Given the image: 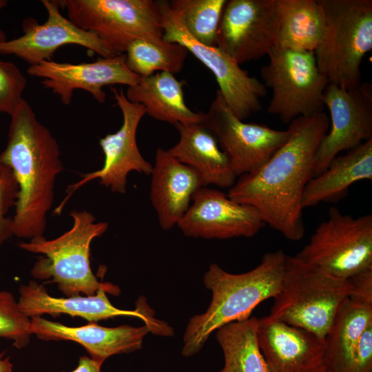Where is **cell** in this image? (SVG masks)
<instances>
[{
    "mask_svg": "<svg viewBox=\"0 0 372 372\" xmlns=\"http://www.w3.org/2000/svg\"><path fill=\"white\" fill-rule=\"evenodd\" d=\"M286 256L282 250L266 253L260 264L242 273H229L212 263L204 274L203 283L211 293L207 310L192 317L183 335L181 354L198 353L211 334L221 327L250 317L261 302L275 298L283 278Z\"/></svg>",
    "mask_w": 372,
    "mask_h": 372,
    "instance_id": "cell-3",
    "label": "cell"
},
{
    "mask_svg": "<svg viewBox=\"0 0 372 372\" xmlns=\"http://www.w3.org/2000/svg\"><path fill=\"white\" fill-rule=\"evenodd\" d=\"M30 331L42 340H68L83 347L92 360L102 366L114 355L130 353L142 348L145 337L152 333L149 326L123 324L105 327L95 322L81 327H69L41 316L30 318Z\"/></svg>",
    "mask_w": 372,
    "mask_h": 372,
    "instance_id": "cell-20",
    "label": "cell"
},
{
    "mask_svg": "<svg viewBox=\"0 0 372 372\" xmlns=\"http://www.w3.org/2000/svg\"><path fill=\"white\" fill-rule=\"evenodd\" d=\"M324 15L322 38L314 52L329 83L351 89L361 83L360 66L372 49L371 0H319Z\"/></svg>",
    "mask_w": 372,
    "mask_h": 372,
    "instance_id": "cell-6",
    "label": "cell"
},
{
    "mask_svg": "<svg viewBox=\"0 0 372 372\" xmlns=\"http://www.w3.org/2000/svg\"><path fill=\"white\" fill-rule=\"evenodd\" d=\"M30 318L20 309L18 301L8 291L0 290V338L12 341L21 349L30 341Z\"/></svg>",
    "mask_w": 372,
    "mask_h": 372,
    "instance_id": "cell-30",
    "label": "cell"
},
{
    "mask_svg": "<svg viewBox=\"0 0 372 372\" xmlns=\"http://www.w3.org/2000/svg\"><path fill=\"white\" fill-rule=\"evenodd\" d=\"M188 52L176 43L136 39L127 46L125 54L128 68L138 76L146 77L156 71L180 72Z\"/></svg>",
    "mask_w": 372,
    "mask_h": 372,
    "instance_id": "cell-28",
    "label": "cell"
},
{
    "mask_svg": "<svg viewBox=\"0 0 372 372\" xmlns=\"http://www.w3.org/2000/svg\"><path fill=\"white\" fill-rule=\"evenodd\" d=\"M371 322L372 307L349 298L342 303L324 338L327 372H353L357 344Z\"/></svg>",
    "mask_w": 372,
    "mask_h": 372,
    "instance_id": "cell-26",
    "label": "cell"
},
{
    "mask_svg": "<svg viewBox=\"0 0 372 372\" xmlns=\"http://www.w3.org/2000/svg\"><path fill=\"white\" fill-rule=\"evenodd\" d=\"M19 187L11 169L0 161V247L13 236L12 218L8 214L15 207Z\"/></svg>",
    "mask_w": 372,
    "mask_h": 372,
    "instance_id": "cell-32",
    "label": "cell"
},
{
    "mask_svg": "<svg viewBox=\"0 0 372 372\" xmlns=\"http://www.w3.org/2000/svg\"><path fill=\"white\" fill-rule=\"evenodd\" d=\"M276 46L314 52L325 25L319 0H276Z\"/></svg>",
    "mask_w": 372,
    "mask_h": 372,
    "instance_id": "cell-25",
    "label": "cell"
},
{
    "mask_svg": "<svg viewBox=\"0 0 372 372\" xmlns=\"http://www.w3.org/2000/svg\"><path fill=\"white\" fill-rule=\"evenodd\" d=\"M161 13L163 39L184 46L214 75L218 90L234 114L244 121L262 108L267 87L249 75L240 65L216 46L196 41L185 28L179 14L166 1H158Z\"/></svg>",
    "mask_w": 372,
    "mask_h": 372,
    "instance_id": "cell-10",
    "label": "cell"
},
{
    "mask_svg": "<svg viewBox=\"0 0 372 372\" xmlns=\"http://www.w3.org/2000/svg\"><path fill=\"white\" fill-rule=\"evenodd\" d=\"M150 200L163 230L177 225L192 203L194 194L204 187L198 174L158 148L151 172Z\"/></svg>",
    "mask_w": 372,
    "mask_h": 372,
    "instance_id": "cell-21",
    "label": "cell"
},
{
    "mask_svg": "<svg viewBox=\"0 0 372 372\" xmlns=\"http://www.w3.org/2000/svg\"><path fill=\"white\" fill-rule=\"evenodd\" d=\"M372 180V138L333 158L326 169L307 183L302 195L303 209L322 202L338 203L353 183Z\"/></svg>",
    "mask_w": 372,
    "mask_h": 372,
    "instance_id": "cell-23",
    "label": "cell"
},
{
    "mask_svg": "<svg viewBox=\"0 0 372 372\" xmlns=\"http://www.w3.org/2000/svg\"><path fill=\"white\" fill-rule=\"evenodd\" d=\"M27 73L43 79V86L58 94L64 105L71 103L73 92L77 89L87 91L98 103H103L106 99L104 87L116 84L130 87L141 80L127 66L125 54L101 57L90 63L43 61L30 66Z\"/></svg>",
    "mask_w": 372,
    "mask_h": 372,
    "instance_id": "cell-18",
    "label": "cell"
},
{
    "mask_svg": "<svg viewBox=\"0 0 372 372\" xmlns=\"http://www.w3.org/2000/svg\"><path fill=\"white\" fill-rule=\"evenodd\" d=\"M13 364L10 357H4V353H0V372H12Z\"/></svg>",
    "mask_w": 372,
    "mask_h": 372,
    "instance_id": "cell-36",
    "label": "cell"
},
{
    "mask_svg": "<svg viewBox=\"0 0 372 372\" xmlns=\"http://www.w3.org/2000/svg\"><path fill=\"white\" fill-rule=\"evenodd\" d=\"M68 19L117 54L136 39L163 41L161 13L152 0H55Z\"/></svg>",
    "mask_w": 372,
    "mask_h": 372,
    "instance_id": "cell-7",
    "label": "cell"
},
{
    "mask_svg": "<svg viewBox=\"0 0 372 372\" xmlns=\"http://www.w3.org/2000/svg\"><path fill=\"white\" fill-rule=\"evenodd\" d=\"M201 123L214 134L236 176L261 167L287 140L289 131L238 118L216 91Z\"/></svg>",
    "mask_w": 372,
    "mask_h": 372,
    "instance_id": "cell-11",
    "label": "cell"
},
{
    "mask_svg": "<svg viewBox=\"0 0 372 372\" xmlns=\"http://www.w3.org/2000/svg\"><path fill=\"white\" fill-rule=\"evenodd\" d=\"M10 116L0 161L11 169L19 187L12 217L13 236L31 239L44 234L55 181L64 167L57 141L38 121L26 100L20 102Z\"/></svg>",
    "mask_w": 372,
    "mask_h": 372,
    "instance_id": "cell-2",
    "label": "cell"
},
{
    "mask_svg": "<svg viewBox=\"0 0 372 372\" xmlns=\"http://www.w3.org/2000/svg\"><path fill=\"white\" fill-rule=\"evenodd\" d=\"M25 87L26 79L19 68L12 62L0 61L1 112L10 116L14 112L23 99Z\"/></svg>",
    "mask_w": 372,
    "mask_h": 372,
    "instance_id": "cell-31",
    "label": "cell"
},
{
    "mask_svg": "<svg viewBox=\"0 0 372 372\" xmlns=\"http://www.w3.org/2000/svg\"><path fill=\"white\" fill-rule=\"evenodd\" d=\"M41 2L48 14L45 22L39 24L32 19L24 20L23 34L0 42L1 54L14 55L30 66L51 61L56 50L68 44L86 48L103 58L118 55L94 33L81 29L62 15L55 0Z\"/></svg>",
    "mask_w": 372,
    "mask_h": 372,
    "instance_id": "cell-16",
    "label": "cell"
},
{
    "mask_svg": "<svg viewBox=\"0 0 372 372\" xmlns=\"http://www.w3.org/2000/svg\"><path fill=\"white\" fill-rule=\"evenodd\" d=\"M260 69L266 87L272 90L269 114L285 123L322 112L324 93L329 83L320 72L313 52L275 46Z\"/></svg>",
    "mask_w": 372,
    "mask_h": 372,
    "instance_id": "cell-8",
    "label": "cell"
},
{
    "mask_svg": "<svg viewBox=\"0 0 372 372\" xmlns=\"http://www.w3.org/2000/svg\"><path fill=\"white\" fill-rule=\"evenodd\" d=\"M350 289L349 279L287 255L280 289L267 316L324 340Z\"/></svg>",
    "mask_w": 372,
    "mask_h": 372,
    "instance_id": "cell-5",
    "label": "cell"
},
{
    "mask_svg": "<svg viewBox=\"0 0 372 372\" xmlns=\"http://www.w3.org/2000/svg\"><path fill=\"white\" fill-rule=\"evenodd\" d=\"M19 293V308L30 318L43 314H68L95 322L118 316H132L149 326L154 334L161 336L174 334L173 329L167 323L154 317L153 311L143 297L136 302L134 310H123L114 307L103 289L94 295L54 297L50 295L43 285L30 280L20 286Z\"/></svg>",
    "mask_w": 372,
    "mask_h": 372,
    "instance_id": "cell-15",
    "label": "cell"
},
{
    "mask_svg": "<svg viewBox=\"0 0 372 372\" xmlns=\"http://www.w3.org/2000/svg\"><path fill=\"white\" fill-rule=\"evenodd\" d=\"M258 340L270 372H327L324 340L309 331L267 316Z\"/></svg>",
    "mask_w": 372,
    "mask_h": 372,
    "instance_id": "cell-19",
    "label": "cell"
},
{
    "mask_svg": "<svg viewBox=\"0 0 372 372\" xmlns=\"http://www.w3.org/2000/svg\"><path fill=\"white\" fill-rule=\"evenodd\" d=\"M70 215L72 227L57 238L48 240L41 236L18 244L24 251L44 255L33 266L32 276L50 279L66 297L94 295L101 289L119 296V287L99 281L90 266L92 242L107 231L108 223H96L95 216L86 210H72Z\"/></svg>",
    "mask_w": 372,
    "mask_h": 372,
    "instance_id": "cell-4",
    "label": "cell"
},
{
    "mask_svg": "<svg viewBox=\"0 0 372 372\" xmlns=\"http://www.w3.org/2000/svg\"><path fill=\"white\" fill-rule=\"evenodd\" d=\"M353 372H372V322L364 330L357 344Z\"/></svg>",
    "mask_w": 372,
    "mask_h": 372,
    "instance_id": "cell-34",
    "label": "cell"
},
{
    "mask_svg": "<svg viewBox=\"0 0 372 372\" xmlns=\"http://www.w3.org/2000/svg\"><path fill=\"white\" fill-rule=\"evenodd\" d=\"M350 293L349 299L369 307H372V268L349 278Z\"/></svg>",
    "mask_w": 372,
    "mask_h": 372,
    "instance_id": "cell-33",
    "label": "cell"
},
{
    "mask_svg": "<svg viewBox=\"0 0 372 372\" xmlns=\"http://www.w3.org/2000/svg\"><path fill=\"white\" fill-rule=\"evenodd\" d=\"M183 85L173 74L160 72L141 77L136 85L128 87L125 96L130 102L143 105L145 114L156 120L174 125L200 123L204 112H195L186 105Z\"/></svg>",
    "mask_w": 372,
    "mask_h": 372,
    "instance_id": "cell-24",
    "label": "cell"
},
{
    "mask_svg": "<svg viewBox=\"0 0 372 372\" xmlns=\"http://www.w3.org/2000/svg\"><path fill=\"white\" fill-rule=\"evenodd\" d=\"M227 0H172L187 31L198 42L216 46L217 35Z\"/></svg>",
    "mask_w": 372,
    "mask_h": 372,
    "instance_id": "cell-29",
    "label": "cell"
},
{
    "mask_svg": "<svg viewBox=\"0 0 372 372\" xmlns=\"http://www.w3.org/2000/svg\"><path fill=\"white\" fill-rule=\"evenodd\" d=\"M296 256L344 279L371 269L372 214L355 218L331 207Z\"/></svg>",
    "mask_w": 372,
    "mask_h": 372,
    "instance_id": "cell-9",
    "label": "cell"
},
{
    "mask_svg": "<svg viewBox=\"0 0 372 372\" xmlns=\"http://www.w3.org/2000/svg\"><path fill=\"white\" fill-rule=\"evenodd\" d=\"M329 124L324 112L293 120L287 141L258 169L240 176L228 196L256 209L265 224L286 238L300 240L305 231L302 195L312 178L315 153Z\"/></svg>",
    "mask_w": 372,
    "mask_h": 372,
    "instance_id": "cell-1",
    "label": "cell"
},
{
    "mask_svg": "<svg viewBox=\"0 0 372 372\" xmlns=\"http://www.w3.org/2000/svg\"><path fill=\"white\" fill-rule=\"evenodd\" d=\"M331 128L315 153L312 178L323 172L342 151L350 150L372 138V90L361 83L351 89L329 83L324 93Z\"/></svg>",
    "mask_w": 372,
    "mask_h": 372,
    "instance_id": "cell-13",
    "label": "cell"
},
{
    "mask_svg": "<svg viewBox=\"0 0 372 372\" xmlns=\"http://www.w3.org/2000/svg\"><path fill=\"white\" fill-rule=\"evenodd\" d=\"M174 126L179 139L167 152L195 171L204 187H231L237 176L214 134L201 122Z\"/></svg>",
    "mask_w": 372,
    "mask_h": 372,
    "instance_id": "cell-22",
    "label": "cell"
},
{
    "mask_svg": "<svg viewBox=\"0 0 372 372\" xmlns=\"http://www.w3.org/2000/svg\"><path fill=\"white\" fill-rule=\"evenodd\" d=\"M276 0H227L216 47L239 65L268 55L276 46Z\"/></svg>",
    "mask_w": 372,
    "mask_h": 372,
    "instance_id": "cell-14",
    "label": "cell"
},
{
    "mask_svg": "<svg viewBox=\"0 0 372 372\" xmlns=\"http://www.w3.org/2000/svg\"><path fill=\"white\" fill-rule=\"evenodd\" d=\"M112 90L122 113V125L116 132L100 139L99 144L104 154L103 167L83 174L80 180L68 187L66 197L54 210L56 214H61L65 204L78 189L96 178L112 192L125 194L130 172L151 174L152 165L142 156L136 141L137 129L145 114V107L141 104L128 101L122 90L118 91L112 87Z\"/></svg>",
    "mask_w": 372,
    "mask_h": 372,
    "instance_id": "cell-12",
    "label": "cell"
},
{
    "mask_svg": "<svg viewBox=\"0 0 372 372\" xmlns=\"http://www.w3.org/2000/svg\"><path fill=\"white\" fill-rule=\"evenodd\" d=\"M66 372V371H62ZM70 372H103L101 366L95 362L90 357L81 356L79 359L77 366Z\"/></svg>",
    "mask_w": 372,
    "mask_h": 372,
    "instance_id": "cell-35",
    "label": "cell"
},
{
    "mask_svg": "<svg viewBox=\"0 0 372 372\" xmlns=\"http://www.w3.org/2000/svg\"><path fill=\"white\" fill-rule=\"evenodd\" d=\"M8 4L6 0H0V10L4 8ZM6 36L4 32L0 28V42L6 41Z\"/></svg>",
    "mask_w": 372,
    "mask_h": 372,
    "instance_id": "cell-37",
    "label": "cell"
},
{
    "mask_svg": "<svg viewBox=\"0 0 372 372\" xmlns=\"http://www.w3.org/2000/svg\"><path fill=\"white\" fill-rule=\"evenodd\" d=\"M265 225L256 209L207 187L194 194L189 207L177 224L185 236L220 240L251 238Z\"/></svg>",
    "mask_w": 372,
    "mask_h": 372,
    "instance_id": "cell-17",
    "label": "cell"
},
{
    "mask_svg": "<svg viewBox=\"0 0 372 372\" xmlns=\"http://www.w3.org/2000/svg\"><path fill=\"white\" fill-rule=\"evenodd\" d=\"M258 319L249 317L216 330L224 355L219 372H270L258 344Z\"/></svg>",
    "mask_w": 372,
    "mask_h": 372,
    "instance_id": "cell-27",
    "label": "cell"
}]
</instances>
